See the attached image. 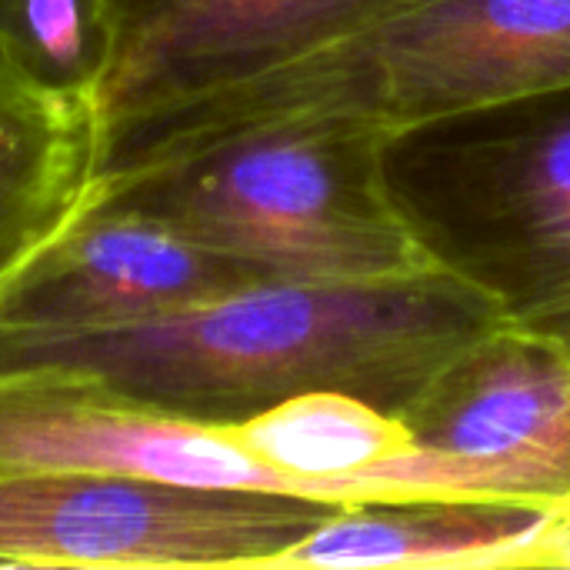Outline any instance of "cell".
Segmentation results:
<instances>
[{
	"instance_id": "6da1fadb",
	"label": "cell",
	"mask_w": 570,
	"mask_h": 570,
	"mask_svg": "<svg viewBox=\"0 0 570 570\" xmlns=\"http://www.w3.org/2000/svg\"><path fill=\"white\" fill-rule=\"evenodd\" d=\"M494 307L441 271L391 281H257L97 331H3V371L83 374L157 414L230 428L297 394L341 391L401 417Z\"/></svg>"
},
{
	"instance_id": "7a4b0ae2",
	"label": "cell",
	"mask_w": 570,
	"mask_h": 570,
	"mask_svg": "<svg viewBox=\"0 0 570 570\" xmlns=\"http://www.w3.org/2000/svg\"><path fill=\"white\" fill-rule=\"evenodd\" d=\"M570 83V0H417L327 47L97 140L94 184L234 127L321 117L377 134Z\"/></svg>"
},
{
	"instance_id": "3957f363",
	"label": "cell",
	"mask_w": 570,
	"mask_h": 570,
	"mask_svg": "<svg viewBox=\"0 0 570 570\" xmlns=\"http://www.w3.org/2000/svg\"><path fill=\"white\" fill-rule=\"evenodd\" d=\"M377 180L431 271L570 354V83L381 134Z\"/></svg>"
},
{
	"instance_id": "277c9868",
	"label": "cell",
	"mask_w": 570,
	"mask_h": 570,
	"mask_svg": "<svg viewBox=\"0 0 570 570\" xmlns=\"http://www.w3.org/2000/svg\"><path fill=\"white\" fill-rule=\"evenodd\" d=\"M377 140L347 120L247 124L97 180L87 204L144 214L284 281L431 271L381 190Z\"/></svg>"
},
{
	"instance_id": "5b68a950",
	"label": "cell",
	"mask_w": 570,
	"mask_h": 570,
	"mask_svg": "<svg viewBox=\"0 0 570 570\" xmlns=\"http://www.w3.org/2000/svg\"><path fill=\"white\" fill-rule=\"evenodd\" d=\"M411 451L371 468L361 501L461 498L570 521V354L494 327L404 407Z\"/></svg>"
},
{
	"instance_id": "8992f818",
	"label": "cell",
	"mask_w": 570,
	"mask_h": 570,
	"mask_svg": "<svg viewBox=\"0 0 570 570\" xmlns=\"http://www.w3.org/2000/svg\"><path fill=\"white\" fill-rule=\"evenodd\" d=\"M337 508L120 474L7 481L0 484V568L274 570Z\"/></svg>"
},
{
	"instance_id": "52a82bcc",
	"label": "cell",
	"mask_w": 570,
	"mask_h": 570,
	"mask_svg": "<svg viewBox=\"0 0 570 570\" xmlns=\"http://www.w3.org/2000/svg\"><path fill=\"white\" fill-rule=\"evenodd\" d=\"M417 0H114L97 140L327 47Z\"/></svg>"
},
{
	"instance_id": "ba28073f",
	"label": "cell",
	"mask_w": 570,
	"mask_h": 570,
	"mask_svg": "<svg viewBox=\"0 0 570 570\" xmlns=\"http://www.w3.org/2000/svg\"><path fill=\"white\" fill-rule=\"evenodd\" d=\"M67 474L291 494L287 481L250 458L227 428L157 414L83 374L3 371L0 484Z\"/></svg>"
},
{
	"instance_id": "9c48e42d",
	"label": "cell",
	"mask_w": 570,
	"mask_h": 570,
	"mask_svg": "<svg viewBox=\"0 0 570 570\" xmlns=\"http://www.w3.org/2000/svg\"><path fill=\"white\" fill-rule=\"evenodd\" d=\"M271 281L134 210H83L0 284L3 331H97Z\"/></svg>"
},
{
	"instance_id": "30bf717a",
	"label": "cell",
	"mask_w": 570,
	"mask_h": 570,
	"mask_svg": "<svg viewBox=\"0 0 570 570\" xmlns=\"http://www.w3.org/2000/svg\"><path fill=\"white\" fill-rule=\"evenodd\" d=\"M558 521H564L558 511L511 501H354L341 504L274 570L528 568Z\"/></svg>"
},
{
	"instance_id": "8fae6325",
	"label": "cell",
	"mask_w": 570,
	"mask_h": 570,
	"mask_svg": "<svg viewBox=\"0 0 570 570\" xmlns=\"http://www.w3.org/2000/svg\"><path fill=\"white\" fill-rule=\"evenodd\" d=\"M94 170V114L0 60V284L83 210Z\"/></svg>"
},
{
	"instance_id": "7c38bea8",
	"label": "cell",
	"mask_w": 570,
	"mask_h": 570,
	"mask_svg": "<svg viewBox=\"0 0 570 570\" xmlns=\"http://www.w3.org/2000/svg\"><path fill=\"white\" fill-rule=\"evenodd\" d=\"M227 431L250 458L277 471L291 494L327 504L361 501L357 481L411 451L401 417L341 391L297 394Z\"/></svg>"
},
{
	"instance_id": "4fadbf2b",
	"label": "cell",
	"mask_w": 570,
	"mask_h": 570,
	"mask_svg": "<svg viewBox=\"0 0 570 570\" xmlns=\"http://www.w3.org/2000/svg\"><path fill=\"white\" fill-rule=\"evenodd\" d=\"M0 60L94 114L114 60V0H0Z\"/></svg>"
}]
</instances>
